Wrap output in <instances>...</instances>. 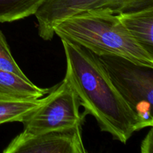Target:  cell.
<instances>
[{
    "label": "cell",
    "instance_id": "cell-1",
    "mask_svg": "<svg viewBox=\"0 0 153 153\" xmlns=\"http://www.w3.org/2000/svg\"><path fill=\"white\" fill-rule=\"evenodd\" d=\"M67 60L65 76L85 108V114L97 121L102 131L122 143L141 123L112 83L99 57L83 46L61 39Z\"/></svg>",
    "mask_w": 153,
    "mask_h": 153
},
{
    "label": "cell",
    "instance_id": "cell-2",
    "mask_svg": "<svg viewBox=\"0 0 153 153\" xmlns=\"http://www.w3.org/2000/svg\"><path fill=\"white\" fill-rule=\"evenodd\" d=\"M54 33L98 56L117 55L153 67V55L133 38L117 14L108 9L85 10L65 18L55 25Z\"/></svg>",
    "mask_w": 153,
    "mask_h": 153
},
{
    "label": "cell",
    "instance_id": "cell-3",
    "mask_svg": "<svg viewBox=\"0 0 153 153\" xmlns=\"http://www.w3.org/2000/svg\"><path fill=\"white\" fill-rule=\"evenodd\" d=\"M98 57L118 92L139 118L143 128L152 127L153 67L117 55Z\"/></svg>",
    "mask_w": 153,
    "mask_h": 153
},
{
    "label": "cell",
    "instance_id": "cell-4",
    "mask_svg": "<svg viewBox=\"0 0 153 153\" xmlns=\"http://www.w3.org/2000/svg\"><path fill=\"white\" fill-rule=\"evenodd\" d=\"M48 94L44 103L22 122L24 132L39 134L82 125L86 114L79 111V99L66 76Z\"/></svg>",
    "mask_w": 153,
    "mask_h": 153
},
{
    "label": "cell",
    "instance_id": "cell-5",
    "mask_svg": "<svg viewBox=\"0 0 153 153\" xmlns=\"http://www.w3.org/2000/svg\"><path fill=\"white\" fill-rule=\"evenodd\" d=\"M153 7V0H44L34 16L40 37L50 40L54 27L65 18L90 10L108 9L115 14Z\"/></svg>",
    "mask_w": 153,
    "mask_h": 153
},
{
    "label": "cell",
    "instance_id": "cell-6",
    "mask_svg": "<svg viewBox=\"0 0 153 153\" xmlns=\"http://www.w3.org/2000/svg\"><path fill=\"white\" fill-rule=\"evenodd\" d=\"M82 126L39 134L22 131L11 140L3 153H86Z\"/></svg>",
    "mask_w": 153,
    "mask_h": 153
},
{
    "label": "cell",
    "instance_id": "cell-7",
    "mask_svg": "<svg viewBox=\"0 0 153 153\" xmlns=\"http://www.w3.org/2000/svg\"><path fill=\"white\" fill-rule=\"evenodd\" d=\"M117 16L133 38L153 55V7Z\"/></svg>",
    "mask_w": 153,
    "mask_h": 153
},
{
    "label": "cell",
    "instance_id": "cell-8",
    "mask_svg": "<svg viewBox=\"0 0 153 153\" xmlns=\"http://www.w3.org/2000/svg\"><path fill=\"white\" fill-rule=\"evenodd\" d=\"M49 89L40 88L30 80H26L13 73L0 70L1 98L33 100L43 97Z\"/></svg>",
    "mask_w": 153,
    "mask_h": 153
},
{
    "label": "cell",
    "instance_id": "cell-9",
    "mask_svg": "<svg viewBox=\"0 0 153 153\" xmlns=\"http://www.w3.org/2000/svg\"><path fill=\"white\" fill-rule=\"evenodd\" d=\"M46 99V97L33 100L0 97V125L10 122L22 123L44 103Z\"/></svg>",
    "mask_w": 153,
    "mask_h": 153
},
{
    "label": "cell",
    "instance_id": "cell-10",
    "mask_svg": "<svg viewBox=\"0 0 153 153\" xmlns=\"http://www.w3.org/2000/svg\"><path fill=\"white\" fill-rule=\"evenodd\" d=\"M44 0H0V23L34 15Z\"/></svg>",
    "mask_w": 153,
    "mask_h": 153
},
{
    "label": "cell",
    "instance_id": "cell-11",
    "mask_svg": "<svg viewBox=\"0 0 153 153\" xmlns=\"http://www.w3.org/2000/svg\"><path fill=\"white\" fill-rule=\"evenodd\" d=\"M0 70L13 73L22 79L29 80L12 56L5 37L1 31H0Z\"/></svg>",
    "mask_w": 153,
    "mask_h": 153
},
{
    "label": "cell",
    "instance_id": "cell-12",
    "mask_svg": "<svg viewBox=\"0 0 153 153\" xmlns=\"http://www.w3.org/2000/svg\"><path fill=\"white\" fill-rule=\"evenodd\" d=\"M140 152L142 153H152L153 152V130L152 127L142 141Z\"/></svg>",
    "mask_w": 153,
    "mask_h": 153
}]
</instances>
